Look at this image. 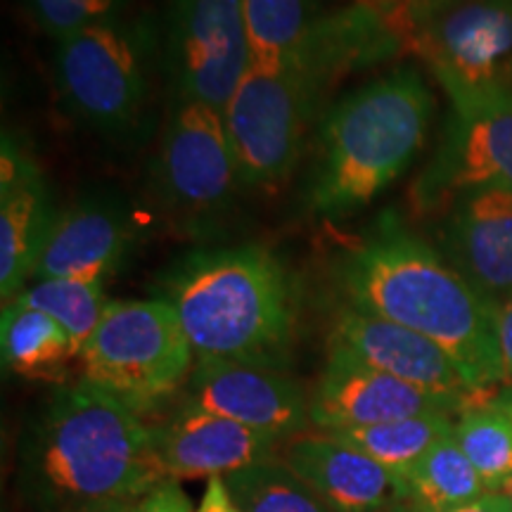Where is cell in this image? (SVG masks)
<instances>
[{
    "label": "cell",
    "mask_w": 512,
    "mask_h": 512,
    "mask_svg": "<svg viewBox=\"0 0 512 512\" xmlns=\"http://www.w3.org/2000/svg\"><path fill=\"white\" fill-rule=\"evenodd\" d=\"M330 344L347 349L358 361L434 394L475 401L479 392L470 387L460 368L439 344L403 328L392 320L363 313L344 304L337 311Z\"/></svg>",
    "instance_id": "e0dca14e"
},
{
    "label": "cell",
    "mask_w": 512,
    "mask_h": 512,
    "mask_svg": "<svg viewBox=\"0 0 512 512\" xmlns=\"http://www.w3.org/2000/svg\"><path fill=\"white\" fill-rule=\"evenodd\" d=\"M183 406L235 420L249 430L287 439L311 422L309 399L278 368L197 358L185 382Z\"/></svg>",
    "instance_id": "4fadbf2b"
},
{
    "label": "cell",
    "mask_w": 512,
    "mask_h": 512,
    "mask_svg": "<svg viewBox=\"0 0 512 512\" xmlns=\"http://www.w3.org/2000/svg\"><path fill=\"white\" fill-rule=\"evenodd\" d=\"M57 211L29 150L12 133L0 147V294L8 304L34 278Z\"/></svg>",
    "instance_id": "2e32d148"
},
{
    "label": "cell",
    "mask_w": 512,
    "mask_h": 512,
    "mask_svg": "<svg viewBox=\"0 0 512 512\" xmlns=\"http://www.w3.org/2000/svg\"><path fill=\"white\" fill-rule=\"evenodd\" d=\"M0 354L10 373L48 377L69 358H79V349L57 320L12 299L0 316Z\"/></svg>",
    "instance_id": "44dd1931"
},
{
    "label": "cell",
    "mask_w": 512,
    "mask_h": 512,
    "mask_svg": "<svg viewBox=\"0 0 512 512\" xmlns=\"http://www.w3.org/2000/svg\"><path fill=\"white\" fill-rule=\"evenodd\" d=\"M508 496H510V498H512V489H510V494H508Z\"/></svg>",
    "instance_id": "e575fe53"
},
{
    "label": "cell",
    "mask_w": 512,
    "mask_h": 512,
    "mask_svg": "<svg viewBox=\"0 0 512 512\" xmlns=\"http://www.w3.org/2000/svg\"><path fill=\"white\" fill-rule=\"evenodd\" d=\"M401 482L406 491L403 503L420 512H451L489 494L453 434L422 453L418 463L401 475Z\"/></svg>",
    "instance_id": "ffe728a7"
},
{
    "label": "cell",
    "mask_w": 512,
    "mask_h": 512,
    "mask_svg": "<svg viewBox=\"0 0 512 512\" xmlns=\"http://www.w3.org/2000/svg\"><path fill=\"white\" fill-rule=\"evenodd\" d=\"M140 223L124 200L98 192L57 211L48 245L31 280L76 278L105 283L133 259Z\"/></svg>",
    "instance_id": "5bb4252c"
},
{
    "label": "cell",
    "mask_w": 512,
    "mask_h": 512,
    "mask_svg": "<svg viewBox=\"0 0 512 512\" xmlns=\"http://www.w3.org/2000/svg\"><path fill=\"white\" fill-rule=\"evenodd\" d=\"M164 74L162 24L124 15L55 41L53 79L64 112L102 143H145Z\"/></svg>",
    "instance_id": "5b68a950"
},
{
    "label": "cell",
    "mask_w": 512,
    "mask_h": 512,
    "mask_svg": "<svg viewBox=\"0 0 512 512\" xmlns=\"http://www.w3.org/2000/svg\"><path fill=\"white\" fill-rule=\"evenodd\" d=\"M83 380L136 411L157 406L188 382L195 351L174 306L164 299L110 302L79 351Z\"/></svg>",
    "instance_id": "52a82bcc"
},
{
    "label": "cell",
    "mask_w": 512,
    "mask_h": 512,
    "mask_svg": "<svg viewBox=\"0 0 512 512\" xmlns=\"http://www.w3.org/2000/svg\"><path fill=\"white\" fill-rule=\"evenodd\" d=\"M17 302L43 311L67 330L76 349L91 339L95 328L105 316L110 299L105 294V283L98 280H76V278H48L34 280L24 287Z\"/></svg>",
    "instance_id": "d4e9b609"
},
{
    "label": "cell",
    "mask_w": 512,
    "mask_h": 512,
    "mask_svg": "<svg viewBox=\"0 0 512 512\" xmlns=\"http://www.w3.org/2000/svg\"><path fill=\"white\" fill-rule=\"evenodd\" d=\"M195 512H242V510L240 505L235 503V498L230 496L226 479L211 477L207 479V489H204V496Z\"/></svg>",
    "instance_id": "4dcf8cb0"
},
{
    "label": "cell",
    "mask_w": 512,
    "mask_h": 512,
    "mask_svg": "<svg viewBox=\"0 0 512 512\" xmlns=\"http://www.w3.org/2000/svg\"><path fill=\"white\" fill-rule=\"evenodd\" d=\"M133 505H136V503L105 501V503H86V505H76V508H69V510H64V512H133Z\"/></svg>",
    "instance_id": "d6a6232c"
},
{
    "label": "cell",
    "mask_w": 512,
    "mask_h": 512,
    "mask_svg": "<svg viewBox=\"0 0 512 512\" xmlns=\"http://www.w3.org/2000/svg\"><path fill=\"white\" fill-rule=\"evenodd\" d=\"M195 358L278 368L297 325V285L271 249H197L159 280Z\"/></svg>",
    "instance_id": "277c9868"
},
{
    "label": "cell",
    "mask_w": 512,
    "mask_h": 512,
    "mask_svg": "<svg viewBox=\"0 0 512 512\" xmlns=\"http://www.w3.org/2000/svg\"><path fill=\"white\" fill-rule=\"evenodd\" d=\"M472 401L434 394L370 368L347 349L330 344L328 361L309 399L311 422L323 432L358 430L415 415H451Z\"/></svg>",
    "instance_id": "8fae6325"
},
{
    "label": "cell",
    "mask_w": 512,
    "mask_h": 512,
    "mask_svg": "<svg viewBox=\"0 0 512 512\" xmlns=\"http://www.w3.org/2000/svg\"><path fill=\"white\" fill-rule=\"evenodd\" d=\"M458 3L463 0H370V5H375L389 27L401 36L406 48H413L420 31Z\"/></svg>",
    "instance_id": "83f0119b"
},
{
    "label": "cell",
    "mask_w": 512,
    "mask_h": 512,
    "mask_svg": "<svg viewBox=\"0 0 512 512\" xmlns=\"http://www.w3.org/2000/svg\"><path fill=\"white\" fill-rule=\"evenodd\" d=\"M439 252L486 302L512 297V190L477 188L446 204Z\"/></svg>",
    "instance_id": "9a60e30c"
},
{
    "label": "cell",
    "mask_w": 512,
    "mask_h": 512,
    "mask_svg": "<svg viewBox=\"0 0 512 512\" xmlns=\"http://www.w3.org/2000/svg\"><path fill=\"white\" fill-rule=\"evenodd\" d=\"M24 10L43 34L55 41L76 31L128 15L133 0H22Z\"/></svg>",
    "instance_id": "4316f807"
},
{
    "label": "cell",
    "mask_w": 512,
    "mask_h": 512,
    "mask_svg": "<svg viewBox=\"0 0 512 512\" xmlns=\"http://www.w3.org/2000/svg\"><path fill=\"white\" fill-rule=\"evenodd\" d=\"M325 434H332L344 444L358 448L368 458H373L375 463L401 477L418 463L422 453L430 451L439 439L453 434V422L448 415H415V418H401L380 422V425L358 427V430Z\"/></svg>",
    "instance_id": "cb8c5ba5"
},
{
    "label": "cell",
    "mask_w": 512,
    "mask_h": 512,
    "mask_svg": "<svg viewBox=\"0 0 512 512\" xmlns=\"http://www.w3.org/2000/svg\"><path fill=\"white\" fill-rule=\"evenodd\" d=\"M432 117L434 95L411 67L377 76L337 100L313 138L306 209L337 221L370 207L420 155Z\"/></svg>",
    "instance_id": "3957f363"
},
{
    "label": "cell",
    "mask_w": 512,
    "mask_h": 512,
    "mask_svg": "<svg viewBox=\"0 0 512 512\" xmlns=\"http://www.w3.org/2000/svg\"><path fill=\"white\" fill-rule=\"evenodd\" d=\"M159 463L166 477H228L275 456L278 441L271 434L249 430L221 415L183 406L164 425L152 427Z\"/></svg>",
    "instance_id": "ac0fdd59"
},
{
    "label": "cell",
    "mask_w": 512,
    "mask_h": 512,
    "mask_svg": "<svg viewBox=\"0 0 512 512\" xmlns=\"http://www.w3.org/2000/svg\"><path fill=\"white\" fill-rule=\"evenodd\" d=\"M162 46L171 100L223 112L252 64L242 0H166Z\"/></svg>",
    "instance_id": "30bf717a"
},
{
    "label": "cell",
    "mask_w": 512,
    "mask_h": 512,
    "mask_svg": "<svg viewBox=\"0 0 512 512\" xmlns=\"http://www.w3.org/2000/svg\"><path fill=\"white\" fill-rule=\"evenodd\" d=\"M152 188L159 204L190 226L221 219L233 207L245 183L221 110L171 100L152 159Z\"/></svg>",
    "instance_id": "ba28073f"
},
{
    "label": "cell",
    "mask_w": 512,
    "mask_h": 512,
    "mask_svg": "<svg viewBox=\"0 0 512 512\" xmlns=\"http://www.w3.org/2000/svg\"><path fill=\"white\" fill-rule=\"evenodd\" d=\"M451 112L413 188L420 211L444 209L460 192L512 190V88L441 86Z\"/></svg>",
    "instance_id": "9c48e42d"
},
{
    "label": "cell",
    "mask_w": 512,
    "mask_h": 512,
    "mask_svg": "<svg viewBox=\"0 0 512 512\" xmlns=\"http://www.w3.org/2000/svg\"><path fill=\"white\" fill-rule=\"evenodd\" d=\"M453 439L489 494L512 489V408L505 396L465 408L453 422Z\"/></svg>",
    "instance_id": "603a6c76"
},
{
    "label": "cell",
    "mask_w": 512,
    "mask_h": 512,
    "mask_svg": "<svg viewBox=\"0 0 512 512\" xmlns=\"http://www.w3.org/2000/svg\"><path fill=\"white\" fill-rule=\"evenodd\" d=\"M280 460L332 512H387L406 501L401 477L332 434L292 439Z\"/></svg>",
    "instance_id": "d6986e66"
},
{
    "label": "cell",
    "mask_w": 512,
    "mask_h": 512,
    "mask_svg": "<svg viewBox=\"0 0 512 512\" xmlns=\"http://www.w3.org/2000/svg\"><path fill=\"white\" fill-rule=\"evenodd\" d=\"M441 86L512 88V0H463L413 43Z\"/></svg>",
    "instance_id": "7c38bea8"
},
{
    "label": "cell",
    "mask_w": 512,
    "mask_h": 512,
    "mask_svg": "<svg viewBox=\"0 0 512 512\" xmlns=\"http://www.w3.org/2000/svg\"><path fill=\"white\" fill-rule=\"evenodd\" d=\"M505 401H508V403H510V408H512V392L505 394Z\"/></svg>",
    "instance_id": "836d02e7"
},
{
    "label": "cell",
    "mask_w": 512,
    "mask_h": 512,
    "mask_svg": "<svg viewBox=\"0 0 512 512\" xmlns=\"http://www.w3.org/2000/svg\"><path fill=\"white\" fill-rule=\"evenodd\" d=\"M387 512H420V510H415L406 503H399ZM451 512H512V498L508 494H486L479 498V501L465 505V508L451 510Z\"/></svg>",
    "instance_id": "1f68e13d"
},
{
    "label": "cell",
    "mask_w": 512,
    "mask_h": 512,
    "mask_svg": "<svg viewBox=\"0 0 512 512\" xmlns=\"http://www.w3.org/2000/svg\"><path fill=\"white\" fill-rule=\"evenodd\" d=\"M496 337L501 351V384L512 392V297L496 306Z\"/></svg>",
    "instance_id": "f546056e"
},
{
    "label": "cell",
    "mask_w": 512,
    "mask_h": 512,
    "mask_svg": "<svg viewBox=\"0 0 512 512\" xmlns=\"http://www.w3.org/2000/svg\"><path fill=\"white\" fill-rule=\"evenodd\" d=\"M166 479L152 427L88 380L55 389L19 444L17 489L31 512L138 503Z\"/></svg>",
    "instance_id": "7a4b0ae2"
},
{
    "label": "cell",
    "mask_w": 512,
    "mask_h": 512,
    "mask_svg": "<svg viewBox=\"0 0 512 512\" xmlns=\"http://www.w3.org/2000/svg\"><path fill=\"white\" fill-rule=\"evenodd\" d=\"M242 512H332L280 456L223 477Z\"/></svg>",
    "instance_id": "484cf974"
},
{
    "label": "cell",
    "mask_w": 512,
    "mask_h": 512,
    "mask_svg": "<svg viewBox=\"0 0 512 512\" xmlns=\"http://www.w3.org/2000/svg\"><path fill=\"white\" fill-rule=\"evenodd\" d=\"M133 512H195L190 498L174 479H166L133 505Z\"/></svg>",
    "instance_id": "f1b7e54d"
},
{
    "label": "cell",
    "mask_w": 512,
    "mask_h": 512,
    "mask_svg": "<svg viewBox=\"0 0 512 512\" xmlns=\"http://www.w3.org/2000/svg\"><path fill=\"white\" fill-rule=\"evenodd\" d=\"M363 3H370V0H363Z\"/></svg>",
    "instance_id": "d590c367"
},
{
    "label": "cell",
    "mask_w": 512,
    "mask_h": 512,
    "mask_svg": "<svg viewBox=\"0 0 512 512\" xmlns=\"http://www.w3.org/2000/svg\"><path fill=\"white\" fill-rule=\"evenodd\" d=\"M332 278L347 306L392 320L432 339L451 356L475 392L501 384L496 306L406 228L396 211L332 261Z\"/></svg>",
    "instance_id": "6da1fadb"
},
{
    "label": "cell",
    "mask_w": 512,
    "mask_h": 512,
    "mask_svg": "<svg viewBox=\"0 0 512 512\" xmlns=\"http://www.w3.org/2000/svg\"><path fill=\"white\" fill-rule=\"evenodd\" d=\"M245 12L249 67H280L304 46L323 15L320 0H242Z\"/></svg>",
    "instance_id": "7402d4cb"
},
{
    "label": "cell",
    "mask_w": 512,
    "mask_h": 512,
    "mask_svg": "<svg viewBox=\"0 0 512 512\" xmlns=\"http://www.w3.org/2000/svg\"><path fill=\"white\" fill-rule=\"evenodd\" d=\"M332 86L304 64L247 69L223 110L245 190L275 188L292 174Z\"/></svg>",
    "instance_id": "8992f818"
}]
</instances>
